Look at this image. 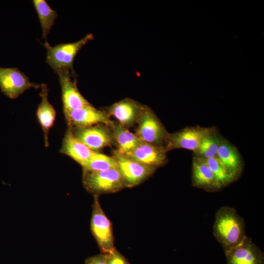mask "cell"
I'll use <instances>...</instances> for the list:
<instances>
[{"label": "cell", "mask_w": 264, "mask_h": 264, "mask_svg": "<svg viewBox=\"0 0 264 264\" xmlns=\"http://www.w3.org/2000/svg\"><path fill=\"white\" fill-rule=\"evenodd\" d=\"M213 232L225 253L239 246L247 237L243 219L236 209L228 206L216 212Z\"/></svg>", "instance_id": "cell-1"}, {"label": "cell", "mask_w": 264, "mask_h": 264, "mask_svg": "<svg viewBox=\"0 0 264 264\" xmlns=\"http://www.w3.org/2000/svg\"><path fill=\"white\" fill-rule=\"evenodd\" d=\"M93 38L92 34L88 33L78 41L61 43L53 46L45 42L43 44L46 49V62L55 72L60 69H66L75 73L73 62L75 56L80 49Z\"/></svg>", "instance_id": "cell-2"}, {"label": "cell", "mask_w": 264, "mask_h": 264, "mask_svg": "<svg viewBox=\"0 0 264 264\" xmlns=\"http://www.w3.org/2000/svg\"><path fill=\"white\" fill-rule=\"evenodd\" d=\"M82 181L85 189L93 196L115 193L125 188L118 168L100 171H83Z\"/></svg>", "instance_id": "cell-3"}, {"label": "cell", "mask_w": 264, "mask_h": 264, "mask_svg": "<svg viewBox=\"0 0 264 264\" xmlns=\"http://www.w3.org/2000/svg\"><path fill=\"white\" fill-rule=\"evenodd\" d=\"M90 230L101 253H108L115 247L112 223L104 212L98 196H93Z\"/></svg>", "instance_id": "cell-4"}, {"label": "cell", "mask_w": 264, "mask_h": 264, "mask_svg": "<svg viewBox=\"0 0 264 264\" xmlns=\"http://www.w3.org/2000/svg\"><path fill=\"white\" fill-rule=\"evenodd\" d=\"M137 123L135 134L141 141L164 147L169 133L149 107L144 106Z\"/></svg>", "instance_id": "cell-5"}, {"label": "cell", "mask_w": 264, "mask_h": 264, "mask_svg": "<svg viewBox=\"0 0 264 264\" xmlns=\"http://www.w3.org/2000/svg\"><path fill=\"white\" fill-rule=\"evenodd\" d=\"M113 154L117 162L125 188H132L139 185L150 177L156 169L134 161L116 150L113 151Z\"/></svg>", "instance_id": "cell-6"}, {"label": "cell", "mask_w": 264, "mask_h": 264, "mask_svg": "<svg viewBox=\"0 0 264 264\" xmlns=\"http://www.w3.org/2000/svg\"><path fill=\"white\" fill-rule=\"evenodd\" d=\"M70 128L74 136L93 151L97 152L114 144L111 128L107 125Z\"/></svg>", "instance_id": "cell-7"}, {"label": "cell", "mask_w": 264, "mask_h": 264, "mask_svg": "<svg viewBox=\"0 0 264 264\" xmlns=\"http://www.w3.org/2000/svg\"><path fill=\"white\" fill-rule=\"evenodd\" d=\"M212 128L191 127L169 133L164 148L167 152L176 149H185L195 153L203 138L211 131Z\"/></svg>", "instance_id": "cell-8"}, {"label": "cell", "mask_w": 264, "mask_h": 264, "mask_svg": "<svg viewBox=\"0 0 264 264\" xmlns=\"http://www.w3.org/2000/svg\"><path fill=\"white\" fill-rule=\"evenodd\" d=\"M41 85L31 82L18 68L0 66V89L10 99H15L31 88H38Z\"/></svg>", "instance_id": "cell-9"}, {"label": "cell", "mask_w": 264, "mask_h": 264, "mask_svg": "<svg viewBox=\"0 0 264 264\" xmlns=\"http://www.w3.org/2000/svg\"><path fill=\"white\" fill-rule=\"evenodd\" d=\"M56 73L58 74L61 88L64 113L91 105L79 91L76 80L72 79L75 73L66 69L59 70Z\"/></svg>", "instance_id": "cell-10"}, {"label": "cell", "mask_w": 264, "mask_h": 264, "mask_svg": "<svg viewBox=\"0 0 264 264\" xmlns=\"http://www.w3.org/2000/svg\"><path fill=\"white\" fill-rule=\"evenodd\" d=\"M68 127H86L98 124L110 126L113 121L106 111L93 106L84 107L64 113Z\"/></svg>", "instance_id": "cell-11"}, {"label": "cell", "mask_w": 264, "mask_h": 264, "mask_svg": "<svg viewBox=\"0 0 264 264\" xmlns=\"http://www.w3.org/2000/svg\"><path fill=\"white\" fill-rule=\"evenodd\" d=\"M227 264H264V254L247 236L239 246L225 253Z\"/></svg>", "instance_id": "cell-12"}, {"label": "cell", "mask_w": 264, "mask_h": 264, "mask_svg": "<svg viewBox=\"0 0 264 264\" xmlns=\"http://www.w3.org/2000/svg\"><path fill=\"white\" fill-rule=\"evenodd\" d=\"M166 153L163 147L141 141L134 150L124 155L140 163L157 169L167 163Z\"/></svg>", "instance_id": "cell-13"}, {"label": "cell", "mask_w": 264, "mask_h": 264, "mask_svg": "<svg viewBox=\"0 0 264 264\" xmlns=\"http://www.w3.org/2000/svg\"><path fill=\"white\" fill-rule=\"evenodd\" d=\"M144 106L133 99L126 98L111 105L106 112L110 116H113L117 123L127 128L137 123Z\"/></svg>", "instance_id": "cell-14"}, {"label": "cell", "mask_w": 264, "mask_h": 264, "mask_svg": "<svg viewBox=\"0 0 264 264\" xmlns=\"http://www.w3.org/2000/svg\"><path fill=\"white\" fill-rule=\"evenodd\" d=\"M192 183L207 192H216L222 188L205 159L195 155L192 162Z\"/></svg>", "instance_id": "cell-15"}, {"label": "cell", "mask_w": 264, "mask_h": 264, "mask_svg": "<svg viewBox=\"0 0 264 264\" xmlns=\"http://www.w3.org/2000/svg\"><path fill=\"white\" fill-rule=\"evenodd\" d=\"M95 152L75 138L68 127L63 140L61 153L68 156L83 167Z\"/></svg>", "instance_id": "cell-16"}, {"label": "cell", "mask_w": 264, "mask_h": 264, "mask_svg": "<svg viewBox=\"0 0 264 264\" xmlns=\"http://www.w3.org/2000/svg\"><path fill=\"white\" fill-rule=\"evenodd\" d=\"M216 156L234 179H238L242 173L243 164L237 148L227 140L222 139Z\"/></svg>", "instance_id": "cell-17"}, {"label": "cell", "mask_w": 264, "mask_h": 264, "mask_svg": "<svg viewBox=\"0 0 264 264\" xmlns=\"http://www.w3.org/2000/svg\"><path fill=\"white\" fill-rule=\"evenodd\" d=\"M40 95L41 101L37 110V116L44 133V143L46 147L49 146L48 135L50 129L54 125L56 111L50 103L48 98V89L46 84L41 85Z\"/></svg>", "instance_id": "cell-18"}, {"label": "cell", "mask_w": 264, "mask_h": 264, "mask_svg": "<svg viewBox=\"0 0 264 264\" xmlns=\"http://www.w3.org/2000/svg\"><path fill=\"white\" fill-rule=\"evenodd\" d=\"M113 140L120 154L125 155L134 150L141 142L137 136L127 128L113 121L110 126Z\"/></svg>", "instance_id": "cell-19"}, {"label": "cell", "mask_w": 264, "mask_h": 264, "mask_svg": "<svg viewBox=\"0 0 264 264\" xmlns=\"http://www.w3.org/2000/svg\"><path fill=\"white\" fill-rule=\"evenodd\" d=\"M33 3L42 29V38L45 39L58 17L57 13L45 0H34Z\"/></svg>", "instance_id": "cell-20"}, {"label": "cell", "mask_w": 264, "mask_h": 264, "mask_svg": "<svg viewBox=\"0 0 264 264\" xmlns=\"http://www.w3.org/2000/svg\"><path fill=\"white\" fill-rule=\"evenodd\" d=\"M223 138L219 135L215 129L211 131L203 138L195 156L204 159L217 156L219 146Z\"/></svg>", "instance_id": "cell-21"}, {"label": "cell", "mask_w": 264, "mask_h": 264, "mask_svg": "<svg viewBox=\"0 0 264 264\" xmlns=\"http://www.w3.org/2000/svg\"><path fill=\"white\" fill-rule=\"evenodd\" d=\"M83 171H100L118 168L115 158L95 152L83 166Z\"/></svg>", "instance_id": "cell-22"}, {"label": "cell", "mask_w": 264, "mask_h": 264, "mask_svg": "<svg viewBox=\"0 0 264 264\" xmlns=\"http://www.w3.org/2000/svg\"><path fill=\"white\" fill-rule=\"evenodd\" d=\"M205 160L222 188L235 181L217 156Z\"/></svg>", "instance_id": "cell-23"}, {"label": "cell", "mask_w": 264, "mask_h": 264, "mask_svg": "<svg viewBox=\"0 0 264 264\" xmlns=\"http://www.w3.org/2000/svg\"><path fill=\"white\" fill-rule=\"evenodd\" d=\"M104 255L107 264H130L128 259L115 247Z\"/></svg>", "instance_id": "cell-24"}, {"label": "cell", "mask_w": 264, "mask_h": 264, "mask_svg": "<svg viewBox=\"0 0 264 264\" xmlns=\"http://www.w3.org/2000/svg\"><path fill=\"white\" fill-rule=\"evenodd\" d=\"M85 264H107L104 254L98 255L87 258Z\"/></svg>", "instance_id": "cell-25"}]
</instances>
